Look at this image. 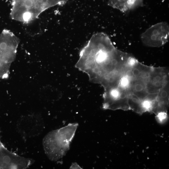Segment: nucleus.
<instances>
[{
	"label": "nucleus",
	"mask_w": 169,
	"mask_h": 169,
	"mask_svg": "<svg viewBox=\"0 0 169 169\" xmlns=\"http://www.w3.org/2000/svg\"><path fill=\"white\" fill-rule=\"evenodd\" d=\"M19 38L12 32L4 29L0 34V78L8 75L9 66L14 60Z\"/></svg>",
	"instance_id": "nucleus-1"
},
{
	"label": "nucleus",
	"mask_w": 169,
	"mask_h": 169,
	"mask_svg": "<svg viewBox=\"0 0 169 169\" xmlns=\"http://www.w3.org/2000/svg\"><path fill=\"white\" fill-rule=\"evenodd\" d=\"M70 143L57 130L49 133L43 141L45 153L52 161H56L62 158L69 150Z\"/></svg>",
	"instance_id": "nucleus-2"
},
{
	"label": "nucleus",
	"mask_w": 169,
	"mask_h": 169,
	"mask_svg": "<svg viewBox=\"0 0 169 169\" xmlns=\"http://www.w3.org/2000/svg\"><path fill=\"white\" fill-rule=\"evenodd\" d=\"M168 24L165 22L155 24L147 29L141 36V39L145 45L150 47H160L168 41Z\"/></svg>",
	"instance_id": "nucleus-3"
},
{
	"label": "nucleus",
	"mask_w": 169,
	"mask_h": 169,
	"mask_svg": "<svg viewBox=\"0 0 169 169\" xmlns=\"http://www.w3.org/2000/svg\"><path fill=\"white\" fill-rule=\"evenodd\" d=\"M44 127L43 118L39 114L22 116L17 124L18 131L23 138L26 139L39 135Z\"/></svg>",
	"instance_id": "nucleus-4"
},
{
	"label": "nucleus",
	"mask_w": 169,
	"mask_h": 169,
	"mask_svg": "<svg viewBox=\"0 0 169 169\" xmlns=\"http://www.w3.org/2000/svg\"><path fill=\"white\" fill-rule=\"evenodd\" d=\"M129 93L118 85L106 90L104 95L103 108L113 110H130L128 102Z\"/></svg>",
	"instance_id": "nucleus-5"
},
{
	"label": "nucleus",
	"mask_w": 169,
	"mask_h": 169,
	"mask_svg": "<svg viewBox=\"0 0 169 169\" xmlns=\"http://www.w3.org/2000/svg\"><path fill=\"white\" fill-rule=\"evenodd\" d=\"M34 162L32 159L19 156L8 150L4 145L0 155V169H25Z\"/></svg>",
	"instance_id": "nucleus-6"
},
{
	"label": "nucleus",
	"mask_w": 169,
	"mask_h": 169,
	"mask_svg": "<svg viewBox=\"0 0 169 169\" xmlns=\"http://www.w3.org/2000/svg\"><path fill=\"white\" fill-rule=\"evenodd\" d=\"M168 70L164 67H153L149 77L145 79L148 94H156L169 82Z\"/></svg>",
	"instance_id": "nucleus-7"
},
{
	"label": "nucleus",
	"mask_w": 169,
	"mask_h": 169,
	"mask_svg": "<svg viewBox=\"0 0 169 169\" xmlns=\"http://www.w3.org/2000/svg\"><path fill=\"white\" fill-rule=\"evenodd\" d=\"M156 101V105L153 113L156 115L161 111L167 112L169 103V82L158 93Z\"/></svg>",
	"instance_id": "nucleus-8"
},
{
	"label": "nucleus",
	"mask_w": 169,
	"mask_h": 169,
	"mask_svg": "<svg viewBox=\"0 0 169 169\" xmlns=\"http://www.w3.org/2000/svg\"><path fill=\"white\" fill-rule=\"evenodd\" d=\"M146 79H131L130 94H132L142 100L148 94L146 87Z\"/></svg>",
	"instance_id": "nucleus-9"
},
{
	"label": "nucleus",
	"mask_w": 169,
	"mask_h": 169,
	"mask_svg": "<svg viewBox=\"0 0 169 169\" xmlns=\"http://www.w3.org/2000/svg\"><path fill=\"white\" fill-rule=\"evenodd\" d=\"M143 0H109V4L123 12L129 11L142 3Z\"/></svg>",
	"instance_id": "nucleus-10"
},
{
	"label": "nucleus",
	"mask_w": 169,
	"mask_h": 169,
	"mask_svg": "<svg viewBox=\"0 0 169 169\" xmlns=\"http://www.w3.org/2000/svg\"><path fill=\"white\" fill-rule=\"evenodd\" d=\"M128 104L130 110L140 114L145 112L142 105V100L132 94L129 95Z\"/></svg>",
	"instance_id": "nucleus-11"
},
{
	"label": "nucleus",
	"mask_w": 169,
	"mask_h": 169,
	"mask_svg": "<svg viewBox=\"0 0 169 169\" xmlns=\"http://www.w3.org/2000/svg\"><path fill=\"white\" fill-rule=\"evenodd\" d=\"M157 120L160 122L165 121L167 117V112L161 111L158 113L156 115Z\"/></svg>",
	"instance_id": "nucleus-12"
},
{
	"label": "nucleus",
	"mask_w": 169,
	"mask_h": 169,
	"mask_svg": "<svg viewBox=\"0 0 169 169\" xmlns=\"http://www.w3.org/2000/svg\"><path fill=\"white\" fill-rule=\"evenodd\" d=\"M70 168H79V166L77 164L74 163L71 166Z\"/></svg>",
	"instance_id": "nucleus-13"
},
{
	"label": "nucleus",
	"mask_w": 169,
	"mask_h": 169,
	"mask_svg": "<svg viewBox=\"0 0 169 169\" xmlns=\"http://www.w3.org/2000/svg\"><path fill=\"white\" fill-rule=\"evenodd\" d=\"M3 145L2 144L1 142H0V155L1 152V148Z\"/></svg>",
	"instance_id": "nucleus-14"
},
{
	"label": "nucleus",
	"mask_w": 169,
	"mask_h": 169,
	"mask_svg": "<svg viewBox=\"0 0 169 169\" xmlns=\"http://www.w3.org/2000/svg\"><path fill=\"white\" fill-rule=\"evenodd\" d=\"M0 142H1V141H0Z\"/></svg>",
	"instance_id": "nucleus-15"
}]
</instances>
